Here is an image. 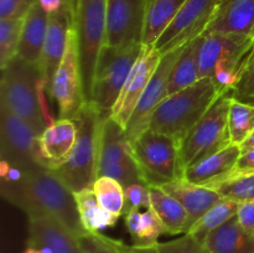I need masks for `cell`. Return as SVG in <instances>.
<instances>
[{
	"instance_id": "cell-1",
	"label": "cell",
	"mask_w": 254,
	"mask_h": 253,
	"mask_svg": "<svg viewBox=\"0 0 254 253\" xmlns=\"http://www.w3.org/2000/svg\"><path fill=\"white\" fill-rule=\"evenodd\" d=\"M5 200L21 208L27 216H51L76 237L86 233L77 211L74 193L51 169L26 171L16 183H2Z\"/></svg>"
},
{
	"instance_id": "cell-2",
	"label": "cell",
	"mask_w": 254,
	"mask_h": 253,
	"mask_svg": "<svg viewBox=\"0 0 254 253\" xmlns=\"http://www.w3.org/2000/svg\"><path fill=\"white\" fill-rule=\"evenodd\" d=\"M218 94L211 77L200 78L192 86L166 97L154 111L148 129L173 136L181 144Z\"/></svg>"
},
{
	"instance_id": "cell-3",
	"label": "cell",
	"mask_w": 254,
	"mask_h": 253,
	"mask_svg": "<svg viewBox=\"0 0 254 253\" xmlns=\"http://www.w3.org/2000/svg\"><path fill=\"white\" fill-rule=\"evenodd\" d=\"M104 118L106 116L102 114L101 109L93 102L87 101L73 119L77 124L74 148L69 158L54 169L72 192L93 188L97 180L99 138Z\"/></svg>"
},
{
	"instance_id": "cell-4",
	"label": "cell",
	"mask_w": 254,
	"mask_h": 253,
	"mask_svg": "<svg viewBox=\"0 0 254 253\" xmlns=\"http://www.w3.org/2000/svg\"><path fill=\"white\" fill-rule=\"evenodd\" d=\"M1 71L0 103L26 122L40 136L47 126L39 98L40 84L46 86V83L39 66L27 63L16 56Z\"/></svg>"
},
{
	"instance_id": "cell-5",
	"label": "cell",
	"mask_w": 254,
	"mask_h": 253,
	"mask_svg": "<svg viewBox=\"0 0 254 253\" xmlns=\"http://www.w3.org/2000/svg\"><path fill=\"white\" fill-rule=\"evenodd\" d=\"M231 102L232 91L221 92L202 118L180 144L181 165L184 171L230 145L228 113Z\"/></svg>"
},
{
	"instance_id": "cell-6",
	"label": "cell",
	"mask_w": 254,
	"mask_h": 253,
	"mask_svg": "<svg viewBox=\"0 0 254 253\" xmlns=\"http://www.w3.org/2000/svg\"><path fill=\"white\" fill-rule=\"evenodd\" d=\"M130 144L148 186H163L183 178L180 144L173 136L146 129Z\"/></svg>"
},
{
	"instance_id": "cell-7",
	"label": "cell",
	"mask_w": 254,
	"mask_h": 253,
	"mask_svg": "<svg viewBox=\"0 0 254 253\" xmlns=\"http://www.w3.org/2000/svg\"><path fill=\"white\" fill-rule=\"evenodd\" d=\"M141 49V44L122 49L106 45L102 47L94 71L91 102L101 109L103 116H111L112 109L140 55Z\"/></svg>"
},
{
	"instance_id": "cell-8",
	"label": "cell",
	"mask_w": 254,
	"mask_h": 253,
	"mask_svg": "<svg viewBox=\"0 0 254 253\" xmlns=\"http://www.w3.org/2000/svg\"><path fill=\"white\" fill-rule=\"evenodd\" d=\"M107 1L108 0H77L74 27L78 41L83 92L87 101H91L97 60L106 40Z\"/></svg>"
},
{
	"instance_id": "cell-9",
	"label": "cell",
	"mask_w": 254,
	"mask_h": 253,
	"mask_svg": "<svg viewBox=\"0 0 254 253\" xmlns=\"http://www.w3.org/2000/svg\"><path fill=\"white\" fill-rule=\"evenodd\" d=\"M99 176L116 179L123 188L130 184H145L126 129L113 121L111 116L106 117L102 122L97 165V178Z\"/></svg>"
},
{
	"instance_id": "cell-10",
	"label": "cell",
	"mask_w": 254,
	"mask_h": 253,
	"mask_svg": "<svg viewBox=\"0 0 254 253\" xmlns=\"http://www.w3.org/2000/svg\"><path fill=\"white\" fill-rule=\"evenodd\" d=\"M49 91L56 102L60 118L74 119L87 102L82 82L76 27L69 30L64 57Z\"/></svg>"
},
{
	"instance_id": "cell-11",
	"label": "cell",
	"mask_w": 254,
	"mask_h": 253,
	"mask_svg": "<svg viewBox=\"0 0 254 253\" xmlns=\"http://www.w3.org/2000/svg\"><path fill=\"white\" fill-rule=\"evenodd\" d=\"M0 134L1 156L12 166L22 171L44 168L41 165L37 135L25 121L15 116L0 103Z\"/></svg>"
},
{
	"instance_id": "cell-12",
	"label": "cell",
	"mask_w": 254,
	"mask_h": 253,
	"mask_svg": "<svg viewBox=\"0 0 254 253\" xmlns=\"http://www.w3.org/2000/svg\"><path fill=\"white\" fill-rule=\"evenodd\" d=\"M217 4L218 0H188L154 47L164 56L200 37L215 17Z\"/></svg>"
},
{
	"instance_id": "cell-13",
	"label": "cell",
	"mask_w": 254,
	"mask_h": 253,
	"mask_svg": "<svg viewBox=\"0 0 254 253\" xmlns=\"http://www.w3.org/2000/svg\"><path fill=\"white\" fill-rule=\"evenodd\" d=\"M146 4L148 0H108L104 45L117 49L140 45Z\"/></svg>"
},
{
	"instance_id": "cell-14",
	"label": "cell",
	"mask_w": 254,
	"mask_h": 253,
	"mask_svg": "<svg viewBox=\"0 0 254 253\" xmlns=\"http://www.w3.org/2000/svg\"><path fill=\"white\" fill-rule=\"evenodd\" d=\"M161 57L163 55L155 47L143 45L140 55L134 63L111 112V118L116 121L123 129H126L128 126L129 119L145 92L151 77L155 73Z\"/></svg>"
},
{
	"instance_id": "cell-15",
	"label": "cell",
	"mask_w": 254,
	"mask_h": 253,
	"mask_svg": "<svg viewBox=\"0 0 254 253\" xmlns=\"http://www.w3.org/2000/svg\"><path fill=\"white\" fill-rule=\"evenodd\" d=\"M184 47L185 46L168 52L161 57V61L155 73L151 77L145 92L136 104L126 128V134L130 143L149 128V122H150L154 111L168 97V84L171 71L180 57Z\"/></svg>"
},
{
	"instance_id": "cell-16",
	"label": "cell",
	"mask_w": 254,
	"mask_h": 253,
	"mask_svg": "<svg viewBox=\"0 0 254 253\" xmlns=\"http://www.w3.org/2000/svg\"><path fill=\"white\" fill-rule=\"evenodd\" d=\"M76 6L77 0H64L61 7L49 15L46 39L39 63L40 73L49 88L64 57L69 30L76 25Z\"/></svg>"
},
{
	"instance_id": "cell-17",
	"label": "cell",
	"mask_w": 254,
	"mask_h": 253,
	"mask_svg": "<svg viewBox=\"0 0 254 253\" xmlns=\"http://www.w3.org/2000/svg\"><path fill=\"white\" fill-rule=\"evenodd\" d=\"M253 49V37L242 34L205 32L198 50V77H211L216 64L228 57H247Z\"/></svg>"
},
{
	"instance_id": "cell-18",
	"label": "cell",
	"mask_w": 254,
	"mask_h": 253,
	"mask_svg": "<svg viewBox=\"0 0 254 253\" xmlns=\"http://www.w3.org/2000/svg\"><path fill=\"white\" fill-rule=\"evenodd\" d=\"M77 140V124L73 119L59 118L52 122L37 138L41 165L56 169L71 155Z\"/></svg>"
},
{
	"instance_id": "cell-19",
	"label": "cell",
	"mask_w": 254,
	"mask_h": 253,
	"mask_svg": "<svg viewBox=\"0 0 254 253\" xmlns=\"http://www.w3.org/2000/svg\"><path fill=\"white\" fill-rule=\"evenodd\" d=\"M29 238L46 246L52 253H83L78 238L51 216H29Z\"/></svg>"
},
{
	"instance_id": "cell-20",
	"label": "cell",
	"mask_w": 254,
	"mask_h": 253,
	"mask_svg": "<svg viewBox=\"0 0 254 253\" xmlns=\"http://www.w3.org/2000/svg\"><path fill=\"white\" fill-rule=\"evenodd\" d=\"M254 29V0H218L206 32L251 35Z\"/></svg>"
},
{
	"instance_id": "cell-21",
	"label": "cell",
	"mask_w": 254,
	"mask_h": 253,
	"mask_svg": "<svg viewBox=\"0 0 254 253\" xmlns=\"http://www.w3.org/2000/svg\"><path fill=\"white\" fill-rule=\"evenodd\" d=\"M242 150L240 145L230 144L222 150L207 156L184 171L183 178L189 183L208 186L226 178L237 165Z\"/></svg>"
},
{
	"instance_id": "cell-22",
	"label": "cell",
	"mask_w": 254,
	"mask_h": 253,
	"mask_svg": "<svg viewBox=\"0 0 254 253\" xmlns=\"http://www.w3.org/2000/svg\"><path fill=\"white\" fill-rule=\"evenodd\" d=\"M160 188L185 207L190 217V227L203 213L223 198L212 189L189 183L184 178L165 184Z\"/></svg>"
},
{
	"instance_id": "cell-23",
	"label": "cell",
	"mask_w": 254,
	"mask_h": 253,
	"mask_svg": "<svg viewBox=\"0 0 254 253\" xmlns=\"http://www.w3.org/2000/svg\"><path fill=\"white\" fill-rule=\"evenodd\" d=\"M49 14L35 2L24 19L21 40H20L17 57L30 64L39 66L46 39Z\"/></svg>"
},
{
	"instance_id": "cell-24",
	"label": "cell",
	"mask_w": 254,
	"mask_h": 253,
	"mask_svg": "<svg viewBox=\"0 0 254 253\" xmlns=\"http://www.w3.org/2000/svg\"><path fill=\"white\" fill-rule=\"evenodd\" d=\"M202 243L211 253H254V233L241 226L237 215L208 233Z\"/></svg>"
},
{
	"instance_id": "cell-25",
	"label": "cell",
	"mask_w": 254,
	"mask_h": 253,
	"mask_svg": "<svg viewBox=\"0 0 254 253\" xmlns=\"http://www.w3.org/2000/svg\"><path fill=\"white\" fill-rule=\"evenodd\" d=\"M124 216L127 230L130 235L134 247H155L159 243V237L166 233L160 217L153 207L145 208L143 212L140 208H133Z\"/></svg>"
},
{
	"instance_id": "cell-26",
	"label": "cell",
	"mask_w": 254,
	"mask_h": 253,
	"mask_svg": "<svg viewBox=\"0 0 254 253\" xmlns=\"http://www.w3.org/2000/svg\"><path fill=\"white\" fill-rule=\"evenodd\" d=\"M151 207L160 217L166 233L179 235L186 233L190 228V217L183 205L163 190L160 186H149Z\"/></svg>"
},
{
	"instance_id": "cell-27",
	"label": "cell",
	"mask_w": 254,
	"mask_h": 253,
	"mask_svg": "<svg viewBox=\"0 0 254 253\" xmlns=\"http://www.w3.org/2000/svg\"><path fill=\"white\" fill-rule=\"evenodd\" d=\"M188 0H148L141 44L154 46Z\"/></svg>"
},
{
	"instance_id": "cell-28",
	"label": "cell",
	"mask_w": 254,
	"mask_h": 253,
	"mask_svg": "<svg viewBox=\"0 0 254 253\" xmlns=\"http://www.w3.org/2000/svg\"><path fill=\"white\" fill-rule=\"evenodd\" d=\"M73 193L79 220L86 232L98 233L116 225L119 217L99 206L93 188L83 189Z\"/></svg>"
},
{
	"instance_id": "cell-29",
	"label": "cell",
	"mask_w": 254,
	"mask_h": 253,
	"mask_svg": "<svg viewBox=\"0 0 254 253\" xmlns=\"http://www.w3.org/2000/svg\"><path fill=\"white\" fill-rule=\"evenodd\" d=\"M201 36L189 42L184 47L180 57L171 71L168 84V96L192 86L200 79L198 77V50H200Z\"/></svg>"
},
{
	"instance_id": "cell-30",
	"label": "cell",
	"mask_w": 254,
	"mask_h": 253,
	"mask_svg": "<svg viewBox=\"0 0 254 253\" xmlns=\"http://www.w3.org/2000/svg\"><path fill=\"white\" fill-rule=\"evenodd\" d=\"M238 207H240V203L236 202V201L222 198L216 205H213L207 212L203 213L189 228V231L186 233L193 236V237L197 238L198 241L202 242L208 233L212 232L213 230L218 228L220 226H222L223 223L227 222L232 217H235L237 215Z\"/></svg>"
},
{
	"instance_id": "cell-31",
	"label": "cell",
	"mask_w": 254,
	"mask_h": 253,
	"mask_svg": "<svg viewBox=\"0 0 254 253\" xmlns=\"http://www.w3.org/2000/svg\"><path fill=\"white\" fill-rule=\"evenodd\" d=\"M220 193L223 198L238 203L254 200V171L231 173L226 178L206 186Z\"/></svg>"
},
{
	"instance_id": "cell-32",
	"label": "cell",
	"mask_w": 254,
	"mask_h": 253,
	"mask_svg": "<svg viewBox=\"0 0 254 253\" xmlns=\"http://www.w3.org/2000/svg\"><path fill=\"white\" fill-rule=\"evenodd\" d=\"M254 131V106L232 98L228 113L231 144L242 145Z\"/></svg>"
},
{
	"instance_id": "cell-33",
	"label": "cell",
	"mask_w": 254,
	"mask_h": 253,
	"mask_svg": "<svg viewBox=\"0 0 254 253\" xmlns=\"http://www.w3.org/2000/svg\"><path fill=\"white\" fill-rule=\"evenodd\" d=\"M94 193L99 206L121 217L124 213V188L119 181L109 176H99L94 181Z\"/></svg>"
},
{
	"instance_id": "cell-34",
	"label": "cell",
	"mask_w": 254,
	"mask_h": 253,
	"mask_svg": "<svg viewBox=\"0 0 254 253\" xmlns=\"http://www.w3.org/2000/svg\"><path fill=\"white\" fill-rule=\"evenodd\" d=\"M25 19V17H24ZM24 19H0V67L17 56Z\"/></svg>"
},
{
	"instance_id": "cell-35",
	"label": "cell",
	"mask_w": 254,
	"mask_h": 253,
	"mask_svg": "<svg viewBox=\"0 0 254 253\" xmlns=\"http://www.w3.org/2000/svg\"><path fill=\"white\" fill-rule=\"evenodd\" d=\"M77 238L83 253H130V246L101 232H86Z\"/></svg>"
},
{
	"instance_id": "cell-36",
	"label": "cell",
	"mask_w": 254,
	"mask_h": 253,
	"mask_svg": "<svg viewBox=\"0 0 254 253\" xmlns=\"http://www.w3.org/2000/svg\"><path fill=\"white\" fill-rule=\"evenodd\" d=\"M154 248L158 253H211L201 241L189 233L169 242H159Z\"/></svg>"
},
{
	"instance_id": "cell-37",
	"label": "cell",
	"mask_w": 254,
	"mask_h": 253,
	"mask_svg": "<svg viewBox=\"0 0 254 253\" xmlns=\"http://www.w3.org/2000/svg\"><path fill=\"white\" fill-rule=\"evenodd\" d=\"M151 207L150 190L146 184H130L124 188V213L133 208Z\"/></svg>"
},
{
	"instance_id": "cell-38",
	"label": "cell",
	"mask_w": 254,
	"mask_h": 253,
	"mask_svg": "<svg viewBox=\"0 0 254 253\" xmlns=\"http://www.w3.org/2000/svg\"><path fill=\"white\" fill-rule=\"evenodd\" d=\"M232 98L254 106V59L248 62L240 81L233 88Z\"/></svg>"
},
{
	"instance_id": "cell-39",
	"label": "cell",
	"mask_w": 254,
	"mask_h": 253,
	"mask_svg": "<svg viewBox=\"0 0 254 253\" xmlns=\"http://www.w3.org/2000/svg\"><path fill=\"white\" fill-rule=\"evenodd\" d=\"M37 0H0V19H24Z\"/></svg>"
},
{
	"instance_id": "cell-40",
	"label": "cell",
	"mask_w": 254,
	"mask_h": 253,
	"mask_svg": "<svg viewBox=\"0 0 254 253\" xmlns=\"http://www.w3.org/2000/svg\"><path fill=\"white\" fill-rule=\"evenodd\" d=\"M237 218L245 230L254 233V200L240 203Z\"/></svg>"
},
{
	"instance_id": "cell-41",
	"label": "cell",
	"mask_w": 254,
	"mask_h": 253,
	"mask_svg": "<svg viewBox=\"0 0 254 253\" xmlns=\"http://www.w3.org/2000/svg\"><path fill=\"white\" fill-rule=\"evenodd\" d=\"M251 171H254V149L243 151L241 154L237 165L231 173H251Z\"/></svg>"
},
{
	"instance_id": "cell-42",
	"label": "cell",
	"mask_w": 254,
	"mask_h": 253,
	"mask_svg": "<svg viewBox=\"0 0 254 253\" xmlns=\"http://www.w3.org/2000/svg\"><path fill=\"white\" fill-rule=\"evenodd\" d=\"M22 253H52V252L50 251V248L46 247V246L35 242V241L27 240L26 247H25L24 252Z\"/></svg>"
},
{
	"instance_id": "cell-43",
	"label": "cell",
	"mask_w": 254,
	"mask_h": 253,
	"mask_svg": "<svg viewBox=\"0 0 254 253\" xmlns=\"http://www.w3.org/2000/svg\"><path fill=\"white\" fill-rule=\"evenodd\" d=\"M40 6L47 12V14H52V12L57 11L61 7L64 0H37Z\"/></svg>"
},
{
	"instance_id": "cell-44",
	"label": "cell",
	"mask_w": 254,
	"mask_h": 253,
	"mask_svg": "<svg viewBox=\"0 0 254 253\" xmlns=\"http://www.w3.org/2000/svg\"><path fill=\"white\" fill-rule=\"evenodd\" d=\"M252 149H254V131L252 134H251L250 136L247 138V140L245 141V143L241 145V150L243 151H248V150H252Z\"/></svg>"
},
{
	"instance_id": "cell-45",
	"label": "cell",
	"mask_w": 254,
	"mask_h": 253,
	"mask_svg": "<svg viewBox=\"0 0 254 253\" xmlns=\"http://www.w3.org/2000/svg\"><path fill=\"white\" fill-rule=\"evenodd\" d=\"M130 253H158L154 247H148V248H140V247H134L130 246Z\"/></svg>"
},
{
	"instance_id": "cell-46",
	"label": "cell",
	"mask_w": 254,
	"mask_h": 253,
	"mask_svg": "<svg viewBox=\"0 0 254 253\" xmlns=\"http://www.w3.org/2000/svg\"><path fill=\"white\" fill-rule=\"evenodd\" d=\"M252 37H253V49H252V54H251L250 60H248V62H250L251 60L254 59V29H253V32H252ZM248 62H247V63H248Z\"/></svg>"
}]
</instances>
